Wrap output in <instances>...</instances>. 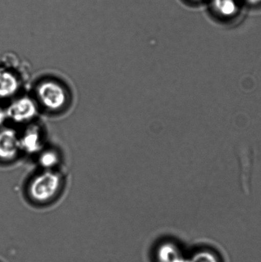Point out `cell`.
Returning <instances> with one entry per match:
<instances>
[{"label":"cell","instance_id":"obj_4","mask_svg":"<svg viewBox=\"0 0 261 262\" xmlns=\"http://www.w3.org/2000/svg\"><path fill=\"white\" fill-rule=\"evenodd\" d=\"M12 65L0 66V99H11L21 88L20 76Z\"/></svg>","mask_w":261,"mask_h":262},{"label":"cell","instance_id":"obj_11","mask_svg":"<svg viewBox=\"0 0 261 262\" xmlns=\"http://www.w3.org/2000/svg\"><path fill=\"white\" fill-rule=\"evenodd\" d=\"M249 1L252 3H257L261 2V0H249Z\"/></svg>","mask_w":261,"mask_h":262},{"label":"cell","instance_id":"obj_7","mask_svg":"<svg viewBox=\"0 0 261 262\" xmlns=\"http://www.w3.org/2000/svg\"><path fill=\"white\" fill-rule=\"evenodd\" d=\"M37 156L38 164L44 170H55L60 163V156L55 150L43 149Z\"/></svg>","mask_w":261,"mask_h":262},{"label":"cell","instance_id":"obj_1","mask_svg":"<svg viewBox=\"0 0 261 262\" xmlns=\"http://www.w3.org/2000/svg\"><path fill=\"white\" fill-rule=\"evenodd\" d=\"M63 181L55 170H44L33 177L28 184V194L32 201L45 204L55 199L60 193Z\"/></svg>","mask_w":261,"mask_h":262},{"label":"cell","instance_id":"obj_8","mask_svg":"<svg viewBox=\"0 0 261 262\" xmlns=\"http://www.w3.org/2000/svg\"><path fill=\"white\" fill-rule=\"evenodd\" d=\"M214 2L215 5L218 8L220 11L224 14H231L236 9L235 0H214Z\"/></svg>","mask_w":261,"mask_h":262},{"label":"cell","instance_id":"obj_6","mask_svg":"<svg viewBox=\"0 0 261 262\" xmlns=\"http://www.w3.org/2000/svg\"><path fill=\"white\" fill-rule=\"evenodd\" d=\"M21 152L30 155H38L43 150V135L39 127L30 125L24 132L19 134Z\"/></svg>","mask_w":261,"mask_h":262},{"label":"cell","instance_id":"obj_2","mask_svg":"<svg viewBox=\"0 0 261 262\" xmlns=\"http://www.w3.org/2000/svg\"><path fill=\"white\" fill-rule=\"evenodd\" d=\"M37 105L49 112L60 111L68 101V93L61 82L54 79L43 80L37 84L35 89Z\"/></svg>","mask_w":261,"mask_h":262},{"label":"cell","instance_id":"obj_9","mask_svg":"<svg viewBox=\"0 0 261 262\" xmlns=\"http://www.w3.org/2000/svg\"><path fill=\"white\" fill-rule=\"evenodd\" d=\"M192 262H218L213 256L207 255V254H202L196 256L194 258Z\"/></svg>","mask_w":261,"mask_h":262},{"label":"cell","instance_id":"obj_3","mask_svg":"<svg viewBox=\"0 0 261 262\" xmlns=\"http://www.w3.org/2000/svg\"><path fill=\"white\" fill-rule=\"evenodd\" d=\"M38 105L34 99L28 96L17 97L6 110L8 119L16 124H25L36 117Z\"/></svg>","mask_w":261,"mask_h":262},{"label":"cell","instance_id":"obj_5","mask_svg":"<svg viewBox=\"0 0 261 262\" xmlns=\"http://www.w3.org/2000/svg\"><path fill=\"white\" fill-rule=\"evenodd\" d=\"M20 152L19 134L12 128L0 127V160L12 161Z\"/></svg>","mask_w":261,"mask_h":262},{"label":"cell","instance_id":"obj_10","mask_svg":"<svg viewBox=\"0 0 261 262\" xmlns=\"http://www.w3.org/2000/svg\"><path fill=\"white\" fill-rule=\"evenodd\" d=\"M7 120H8V117L6 111L0 109V127H2Z\"/></svg>","mask_w":261,"mask_h":262}]
</instances>
